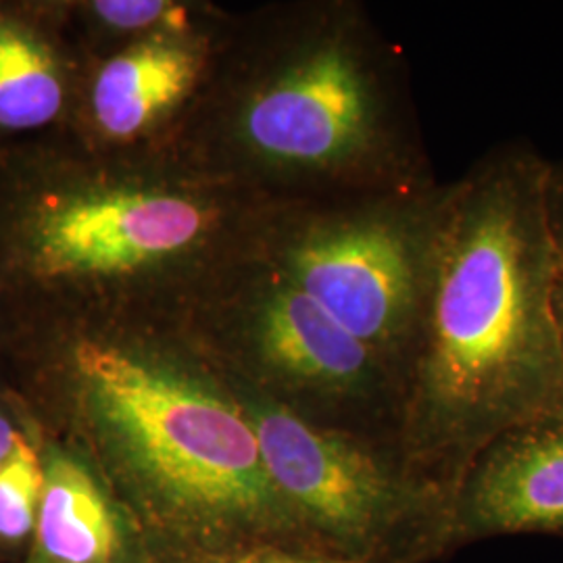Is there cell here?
I'll return each instance as SVG.
<instances>
[{
    "label": "cell",
    "mask_w": 563,
    "mask_h": 563,
    "mask_svg": "<svg viewBox=\"0 0 563 563\" xmlns=\"http://www.w3.org/2000/svg\"><path fill=\"white\" fill-rule=\"evenodd\" d=\"M549 165L532 148L505 146L441 188L405 360L411 446L446 488L499 437L563 416Z\"/></svg>",
    "instance_id": "obj_1"
},
{
    "label": "cell",
    "mask_w": 563,
    "mask_h": 563,
    "mask_svg": "<svg viewBox=\"0 0 563 563\" xmlns=\"http://www.w3.org/2000/svg\"><path fill=\"white\" fill-rule=\"evenodd\" d=\"M74 363L102 432L167 501L211 520L276 509L255 430L228 402L115 344L81 342Z\"/></svg>",
    "instance_id": "obj_2"
},
{
    "label": "cell",
    "mask_w": 563,
    "mask_h": 563,
    "mask_svg": "<svg viewBox=\"0 0 563 563\" xmlns=\"http://www.w3.org/2000/svg\"><path fill=\"white\" fill-rule=\"evenodd\" d=\"M439 199L430 188L405 211L320 223L290 253V284L383 362L413 339Z\"/></svg>",
    "instance_id": "obj_3"
},
{
    "label": "cell",
    "mask_w": 563,
    "mask_h": 563,
    "mask_svg": "<svg viewBox=\"0 0 563 563\" xmlns=\"http://www.w3.org/2000/svg\"><path fill=\"white\" fill-rule=\"evenodd\" d=\"M201 205L162 192H102L38 202L21 222L23 260L42 278L111 276L199 241Z\"/></svg>",
    "instance_id": "obj_4"
},
{
    "label": "cell",
    "mask_w": 563,
    "mask_h": 563,
    "mask_svg": "<svg viewBox=\"0 0 563 563\" xmlns=\"http://www.w3.org/2000/svg\"><path fill=\"white\" fill-rule=\"evenodd\" d=\"M246 132L276 162L344 169L380 146L378 95L346 42L323 41L251 104Z\"/></svg>",
    "instance_id": "obj_5"
},
{
    "label": "cell",
    "mask_w": 563,
    "mask_h": 563,
    "mask_svg": "<svg viewBox=\"0 0 563 563\" xmlns=\"http://www.w3.org/2000/svg\"><path fill=\"white\" fill-rule=\"evenodd\" d=\"M255 437L278 493L336 537L372 539L407 499L402 484L360 444L286 409L263 413Z\"/></svg>",
    "instance_id": "obj_6"
},
{
    "label": "cell",
    "mask_w": 563,
    "mask_h": 563,
    "mask_svg": "<svg viewBox=\"0 0 563 563\" xmlns=\"http://www.w3.org/2000/svg\"><path fill=\"white\" fill-rule=\"evenodd\" d=\"M457 537L563 534V416L499 437L453 486Z\"/></svg>",
    "instance_id": "obj_7"
},
{
    "label": "cell",
    "mask_w": 563,
    "mask_h": 563,
    "mask_svg": "<svg viewBox=\"0 0 563 563\" xmlns=\"http://www.w3.org/2000/svg\"><path fill=\"white\" fill-rule=\"evenodd\" d=\"M263 351L292 380L334 395L362 393L384 363L295 284L265 307Z\"/></svg>",
    "instance_id": "obj_8"
},
{
    "label": "cell",
    "mask_w": 563,
    "mask_h": 563,
    "mask_svg": "<svg viewBox=\"0 0 563 563\" xmlns=\"http://www.w3.org/2000/svg\"><path fill=\"white\" fill-rule=\"evenodd\" d=\"M199 74V57L176 42H151L102 67L92 104L102 130L130 139L174 107Z\"/></svg>",
    "instance_id": "obj_9"
},
{
    "label": "cell",
    "mask_w": 563,
    "mask_h": 563,
    "mask_svg": "<svg viewBox=\"0 0 563 563\" xmlns=\"http://www.w3.org/2000/svg\"><path fill=\"white\" fill-rule=\"evenodd\" d=\"M36 530L42 551L55 562L109 563L118 549V526L99 486L63 455L44 465Z\"/></svg>",
    "instance_id": "obj_10"
},
{
    "label": "cell",
    "mask_w": 563,
    "mask_h": 563,
    "mask_svg": "<svg viewBox=\"0 0 563 563\" xmlns=\"http://www.w3.org/2000/svg\"><path fill=\"white\" fill-rule=\"evenodd\" d=\"M60 107L63 80L53 51L23 21L0 15V128H42Z\"/></svg>",
    "instance_id": "obj_11"
},
{
    "label": "cell",
    "mask_w": 563,
    "mask_h": 563,
    "mask_svg": "<svg viewBox=\"0 0 563 563\" xmlns=\"http://www.w3.org/2000/svg\"><path fill=\"white\" fill-rule=\"evenodd\" d=\"M44 465L20 437L0 467V539L20 541L38 520Z\"/></svg>",
    "instance_id": "obj_12"
},
{
    "label": "cell",
    "mask_w": 563,
    "mask_h": 563,
    "mask_svg": "<svg viewBox=\"0 0 563 563\" xmlns=\"http://www.w3.org/2000/svg\"><path fill=\"white\" fill-rule=\"evenodd\" d=\"M547 213L551 234V311L563 349V165H549Z\"/></svg>",
    "instance_id": "obj_13"
},
{
    "label": "cell",
    "mask_w": 563,
    "mask_h": 563,
    "mask_svg": "<svg viewBox=\"0 0 563 563\" xmlns=\"http://www.w3.org/2000/svg\"><path fill=\"white\" fill-rule=\"evenodd\" d=\"M92 7L102 21L121 30L144 27L153 21L162 20L167 11L165 2H155V0H107V2H95Z\"/></svg>",
    "instance_id": "obj_14"
},
{
    "label": "cell",
    "mask_w": 563,
    "mask_h": 563,
    "mask_svg": "<svg viewBox=\"0 0 563 563\" xmlns=\"http://www.w3.org/2000/svg\"><path fill=\"white\" fill-rule=\"evenodd\" d=\"M20 437L21 434L13 430L9 420L0 413V467H2L4 460L11 455V451H13V446H15Z\"/></svg>",
    "instance_id": "obj_15"
},
{
    "label": "cell",
    "mask_w": 563,
    "mask_h": 563,
    "mask_svg": "<svg viewBox=\"0 0 563 563\" xmlns=\"http://www.w3.org/2000/svg\"><path fill=\"white\" fill-rule=\"evenodd\" d=\"M249 563H349V562H316V560H301V558H292V555H284V553H276V551H269V553H262V555H255L253 560H249Z\"/></svg>",
    "instance_id": "obj_16"
}]
</instances>
